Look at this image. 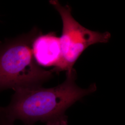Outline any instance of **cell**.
Returning a JSON list of instances; mask_svg holds the SVG:
<instances>
[{
    "label": "cell",
    "mask_w": 125,
    "mask_h": 125,
    "mask_svg": "<svg viewBox=\"0 0 125 125\" xmlns=\"http://www.w3.org/2000/svg\"><path fill=\"white\" fill-rule=\"evenodd\" d=\"M50 3L59 13L62 22V33L59 37L61 59L52 70L56 73L68 72L73 68L78 58L88 47L107 43L111 34L108 31H93L82 26L72 16L70 6H62L57 0H50Z\"/></svg>",
    "instance_id": "obj_3"
},
{
    "label": "cell",
    "mask_w": 125,
    "mask_h": 125,
    "mask_svg": "<svg viewBox=\"0 0 125 125\" xmlns=\"http://www.w3.org/2000/svg\"><path fill=\"white\" fill-rule=\"evenodd\" d=\"M40 31L29 33L0 42V91L42 84L52 76V70L39 66L33 58L31 45Z\"/></svg>",
    "instance_id": "obj_2"
},
{
    "label": "cell",
    "mask_w": 125,
    "mask_h": 125,
    "mask_svg": "<svg viewBox=\"0 0 125 125\" xmlns=\"http://www.w3.org/2000/svg\"><path fill=\"white\" fill-rule=\"evenodd\" d=\"M31 49L37 63L43 67H57L61 59L59 37L52 31L42 34L41 32L33 40Z\"/></svg>",
    "instance_id": "obj_4"
},
{
    "label": "cell",
    "mask_w": 125,
    "mask_h": 125,
    "mask_svg": "<svg viewBox=\"0 0 125 125\" xmlns=\"http://www.w3.org/2000/svg\"><path fill=\"white\" fill-rule=\"evenodd\" d=\"M76 78L73 68L66 72L65 81L56 87L36 86L15 89L9 105L0 107V116L13 123L19 120L25 125L39 121L45 125H68L67 109L97 90L94 83L86 89L81 88L76 84Z\"/></svg>",
    "instance_id": "obj_1"
},
{
    "label": "cell",
    "mask_w": 125,
    "mask_h": 125,
    "mask_svg": "<svg viewBox=\"0 0 125 125\" xmlns=\"http://www.w3.org/2000/svg\"><path fill=\"white\" fill-rule=\"evenodd\" d=\"M0 125H14V123L7 121L3 117L0 116Z\"/></svg>",
    "instance_id": "obj_5"
}]
</instances>
